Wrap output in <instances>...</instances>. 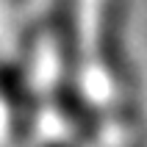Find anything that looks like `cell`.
I'll return each mask as SVG.
<instances>
[{
    "label": "cell",
    "mask_w": 147,
    "mask_h": 147,
    "mask_svg": "<svg viewBox=\"0 0 147 147\" xmlns=\"http://www.w3.org/2000/svg\"><path fill=\"white\" fill-rule=\"evenodd\" d=\"M8 6H14V8H20V6H25V3H28V0H6Z\"/></svg>",
    "instance_id": "cell-5"
},
{
    "label": "cell",
    "mask_w": 147,
    "mask_h": 147,
    "mask_svg": "<svg viewBox=\"0 0 147 147\" xmlns=\"http://www.w3.org/2000/svg\"><path fill=\"white\" fill-rule=\"evenodd\" d=\"M81 6V0H47V8L42 14V33L47 36L53 53V81L86 86L89 53Z\"/></svg>",
    "instance_id": "cell-2"
},
{
    "label": "cell",
    "mask_w": 147,
    "mask_h": 147,
    "mask_svg": "<svg viewBox=\"0 0 147 147\" xmlns=\"http://www.w3.org/2000/svg\"><path fill=\"white\" fill-rule=\"evenodd\" d=\"M33 45L25 42L17 53L0 58V106L6 111V125L17 142L36 133L45 111V92L33 75Z\"/></svg>",
    "instance_id": "cell-1"
},
{
    "label": "cell",
    "mask_w": 147,
    "mask_h": 147,
    "mask_svg": "<svg viewBox=\"0 0 147 147\" xmlns=\"http://www.w3.org/2000/svg\"><path fill=\"white\" fill-rule=\"evenodd\" d=\"M97 61L117 94L133 97L139 92V78L133 72L131 53L125 47V0H106L100 8L94 33Z\"/></svg>",
    "instance_id": "cell-3"
},
{
    "label": "cell",
    "mask_w": 147,
    "mask_h": 147,
    "mask_svg": "<svg viewBox=\"0 0 147 147\" xmlns=\"http://www.w3.org/2000/svg\"><path fill=\"white\" fill-rule=\"evenodd\" d=\"M42 147H83V144L75 142L72 136H53V139H47Z\"/></svg>",
    "instance_id": "cell-4"
}]
</instances>
